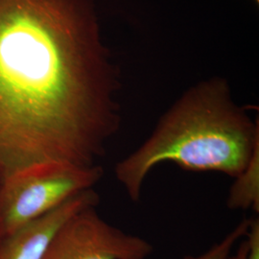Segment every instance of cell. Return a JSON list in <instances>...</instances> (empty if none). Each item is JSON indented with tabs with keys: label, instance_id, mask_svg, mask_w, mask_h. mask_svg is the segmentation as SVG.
I'll return each instance as SVG.
<instances>
[{
	"label": "cell",
	"instance_id": "cell-7",
	"mask_svg": "<svg viewBox=\"0 0 259 259\" xmlns=\"http://www.w3.org/2000/svg\"><path fill=\"white\" fill-rule=\"evenodd\" d=\"M250 219H244L229 232L222 240L200 255H185L183 259H230L233 247L248 232Z\"/></svg>",
	"mask_w": 259,
	"mask_h": 259
},
{
	"label": "cell",
	"instance_id": "cell-1",
	"mask_svg": "<svg viewBox=\"0 0 259 259\" xmlns=\"http://www.w3.org/2000/svg\"><path fill=\"white\" fill-rule=\"evenodd\" d=\"M94 0H0V182L92 167L122 122Z\"/></svg>",
	"mask_w": 259,
	"mask_h": 259
},
{
	"label": "cell",
	"instance_id": "cell-3",
	"mask_svg": "<svg viewBox=\"0 0 259 259\" xmlns=\"http://www.w3.org/2000/svg\"><path fill=\"white\" fill-rule=\"evenodd\" d=\"M104 176L92 167H48L0 182V239L45 216L77 194L93 189Z\"/></svg>",
	"mask_w": 259,
	"mask_h": 259
},
{
	"label": "cell",
	"instance_id": "cell-2",
	"mask_svg": "<svg viewBox=\"0 0 259 259\" xmlns=\"http://www.w3.org/2000/svg\"><path fill=\"white\" fill-rule=\"evenodd\" d=\"M258 149V120L234 101L228 81L216 76L183 93L148 138L116 162L114 176L131 201L139 202L145 180L159 164L234 179Z\"/></svg>",
	"mask_w": 259,
	"mask_h": 259
},
{
	"label": "cell",
	"instance_id": "cell-5",
	"mask_svg": "<svg viewBox=\"0 0 259 259\" xmlns=\"http://www.w3.org/2000/svg\"><path fill=\"white\" fill-rule=\"evenodd\" d=\"M100 196L89 189L76 195L51 212L0 239V259H41L58 229L74 213L98 205Z\"/></svg>",
	"mask_w": 259,
	"mask_h": 259
},
{
	"label": "cell",
	"instance_id": "cell-9",
	"mask_svg": "<svg viewBox=\"0 0 259 259\" xmlns=\"http://www.w3.org/2000/svg\"><path fill=\"white\" fill-rule=\"evenodd\" d=\"M253 1H254L256 4H258L259 3V0H253Z\"/></svg>",
	"mask_w": 259,
	"mask_h": 259
},
{
	"label": "cell",
	"instance_id": "cell-6",
	"mask_svg": "<svg viewBox=\"0 0 259 259\" xmlns=\"http://www.w3.org/2000/svg\"><path fill=\"white\" fill-rule=\"evenodd\" d=\"M229 192L227 205L232 210L254 211L259 209V149L251 157L247 167L235 177Z\"/></svg>",
	"mask_w": 259,
	"mask_h": 259
},
{
	"label": "cell",
	"instance_id": "cell-4",
	"mask_svg": "<svg viewBox=\"0 0 259 259\" xmlns=\"http://www.w3.org/2000/svg\"><path fill=\"white\" fill-rule=\"evenodd\" d=\"M153 250L149 241L112 226L93 205L58 229L41 259H147Z\"/></svg>",
	"mask_w": 259,
	"mask_h": 259
},
{
	"label": "cell",
	"instance_id": "cell-8",
	"mask_svg": "<svg viewBox=\"0 0 259 259\" xmlns=\"http://www.w3.org/2000/svg\"><path fill=\"white\" fill-rule=\"evenodd\" d=\"M246 253H247V245L245 239L241 242L239 248L236 250L233 256H231L230 259H246Z\"/></svg>",
	"mask_w": 259,
	"mask_h": 259
}]
</instances>
